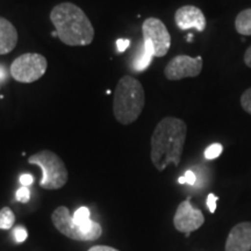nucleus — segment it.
I'll use <instances>...</instances> for the list:
<instances>
[{"mask_svg": "<svg viewBox=\"0 0 251 251\" xmlns=\"http://www.w3.org/2000/svg\"><path fill=\"white\" fill-rule=\"evenodd\" d=\"M205 222V216L200 209L196 208L191 203V198L179 203L174 216V226L180 233H184L188 237L192 231L199 229Z\"/></svg>", "mask_w": 251, "mask_h": 251, "instance_id": "obj_9", "label": "nucleus"}, {"mask_svg": "<svg viewBox=\"0 0 251 251\" xmlns=\"http://www.w3.org/2000/svg\"><path fill=\"white\" fill-rule=\"evenodd\" d=\"M15 215L9 207H4L0 209V229H11L14 226Z\"/></svg>", "mask_w": 251, "mask_h": 251, "instance_id": "obj_15", "label": "nucleus"}, {"mask_svg": "<svg viewBox=\"0 0 251 251\" xmlns=\"http://www.w3.org/2000/svg\"><path fill=\"white\" fill-rule=\"evenodd\" d=\"M202 57L193 58L187 55H178L166 64L164 75L169 80H180L184 78L199 76L202 70Z\"/></svg>", "mask_w": 251, "mask_h": 251, "instance_id": "obj_8", "label": "nucleus"}, {"mask_svg": "<svg viewBox=\"0 0 251 251\" xmlns=\"http://www.w3.org/2000/svg\"><path fill=\"white\" fill-rule=\"evenodd\" d=\"M196 180H197V176L193 171H191V170L186 171V172H185L184 176H181V177L178 178V183H179V184L194 185V184H196Z\"/></svg>", "mask_w": 251, "mask_h": 251, "instance_id": "obj_20", "label": "nucleus"}, {"mask_svg": "<svg viewBox=\"0 0 251 251\" xmlns=\"http://www.w3.org/2000/svg\"><path fill=\"white\" fill-rule=\"evenodd\" d=\"M51 221L59 233L75 241H96L102 234L101 226L91 219L80 226L75 224L70 211L65 206L55 209Z\"/></svg>", "mask_w": 251, "mask_h": 251, "instance_id": "obj_5", "label": "nucleus"}, {"mask_svg": "<svg viewBox=\"0 0 251 251\" xmlns=\"http://www.w3.org/2000/svg\"><path fill=\"white\" fill-rule=\"evenodd\" d=\"M143 42L152 47L155 57H164L171 47V35L168 28L157 18H148L142 25Z\"/></svg>", "mask_w": 251, "mask_h": 251, "instance_id": "obj_7", "label": "nucleus"}, {"mask_svg": "<svg viewBox=\"0 0 251 251\" xmlns=\"http://www.w3.org/2000/svg\"><path fill=\"white\" fill-rule=\"evenodd\" d=\"M241 106H242L244 112L251 115V87L244 91L241 96Z\"/></svg>", "mask_w": 251, "mask_h": 251, "instance_id": "obj_18", "label": "nucleus"}, {"mask_svg": "<svg viewBox=\"0 0 251 251\" xmlns=\"http://www.w3.org/2000/svg\"><path fill=\"white\" fill-rule=\"evenodd\" d=\"M130 46V41L127 40V39H119L117 41V47H118V50L120 52H124L125 50H127L128 47Z\"/></svg>", "mask_w": 251, "mask_h": 251, "instance_id": "obj_24", "label": "nucleus"}, {"mask_svg": "<svg viewBox=\"0 0 251 251\" xmlns=\"http://www.w3.org/2000/svg\"><path fill=\"white\" fill-rule=\"evenodd\" d=\"M175 21L178 28L181 30L194 28L201 33L206 29V18L202 11L192 5H186L178 8L175 14Z\"/></svg>", "mask_w": 251, "mask_h": 251, "instance_id": "obj_10", "label": "nucleus"}, {"mask_svg": "<svg viewBox=\"0 0 251 251\" xmlns=\"http://www.w3.org/2000/svg\"><path fill=\"white\" fill-rule=\"evenodd\" d=\"M146 103V93L136 78L124 76L118 81L113 98V113L122 125H130L137 120Z\"/></svg>", "mask_w": 251, "mask_h": 251, "instance_id": "obj_3", "label": "nucleus"}, {"mask_svg": "<svg viewBox=\"0 0 251 251\" xmlns=\"http://www.w3.org/2000/svg\"><path fill=\"white\" fill-rule=\"evenodd\" d=\"M187 126L179 118L166 117L156 126L151 136V162L158 171L169 164L178 166L183 155Z\"/></svg>", "mask_w": 251, "mask_h": 251, "instance_id": "obj_1", "label": "nucleus"}, {"mask_svg": "<svg viewBox=\"0 0 251 251\" xmlns=\"http://www.w3.org/2000/svg\"><path fill=\"white\" fill-rule=\"evenodd\" d=\"M18 43V31L7 19L0 17V55L13 51Z\"/></svg>", "mask_w": 251, "mask_h": 251, "instance_id": "obj_12", "label": "nucleus"}, {"mask_svg": "<svg viewBox=\"0 0 251 251\" xmlns=\"http://www.w3.org/2000/svg\"><path fill=\"white\" fill-rule=\"evenodd\" d=\"M29 164L40 166L42 179L40 186L45 190H58L67 184L69 174L61 157L50 150H41L28 158Z\"/></svg>", "mask_w": 251, "mask_h": 251, "instance_id": "obj_4", "label": "nucleus"}, {"mask_svg": "<svg viewBox=\"0 0 251 251\" xmlns=\"http://www.w3.org/2000/svg\"><path fill=\"white\" fill-rule=\"evenodd\" d=\"M72 218H74L75 224L80 226L81 224L89 221L91 219V212L87 207H80V208H78L77 211L74 213Z\"/></svg>", "mask_w": 251, "mask_h": 251, "instance_id": "obj_16", "label": "nucleus"}, {"mask_svg": "<svg viewBox=\"0 0 251 251\" xmlns=\"http://www.w3.org/2000/svg\"><path fill=\"white\" fill-rule=\"evenodd\" d=\"M222 151H224V147H222V144L213 143L209 147H207L205 152H203V155H205L206 159H209V161H211V159L218 158V157L222 153Z\"/></svg>", "mask_w": 251, "mask_h": 251, "instance_id": "obj_17", "label": "nucleus"}, {"mask_svg": "<svg viewBox=\"0 0 251 251\" xmlns=\"http://www.w3.org/2000/svg\"><path fill=\"white\" fill-rule=\"evenodd\" d=\"M57 37L70 47L89 46L94 39V28L84 11L71 2L56 5L50 13Z\"/></svg>", "mask_w": 251, "mask_h": 251, "instance_id": "obj_2", "label": "nucleus"}, {"mask_svg": "<svg viewBox=\"0 0 251 251\" xmlns=\"http://www.w3.org/2000/svg\"><path fill=\"white\" fill-rule=\"evenodd\" d=\"M219 197H216L214 193H209L207 197V207H208L209 212L214 214L216 211V202H218Z\"/></svg>", "mask_w": 251, "mask_h": 251, "instance_id": "obj_22", "label": "nucleus"}, {"mask_svg": "<svg viewBox=\"0 0 251 251\" xmlns=\"http://www.w3.org/2000/svg\"><path fill=\"white\" fill-rule=\"evenodd\" d=\"M152 57H155V56H153L152 47L148 45V43L143 42L142 46H141L139 55L135 58L133 68L137 72L144 71L150 65V63L152 61Z\"/></svg>", "mask_w": 251, "mask_h": 251, "instance_id": "obj_13", "label": "nucleus"}, {"mask_svg": "<svg viewBox=\"0 0 251 251\" xmlns=\"http://www.w3.org/2000/svg\"><path fill=\"white\" fill-rule=\"evenodd\" d=\"M34 183V177L29 174H24L20 176V184L23 185V186H30L31 184Z\"/></svg>", "mask_w": 251, "mask_h": 251, "instance_id": "obj_23", "label": "nucleus"}, {"mask_svg": "<svg viewBox=\"0 0 251 251\" xmlns=\"http://www.w3.org/2000/svg\"><path fill=\"white\" fill-rule=\"evenodd\" d=\"M15 198H17V200L19 202H23V203L28 202V201H29V199H30L29 188L26 187V186L20 187L17 191V193H15Z\"/></svg>", "mask_w": 251, "mask_h": 251, "instance_id": "obj_19", "label": "nucleus"}, {"mask_svg": "<svg viewBox=\"0 0 251 251\" xmlns=\"http://www.w3.org/2000/svg\"><path fill=\"white\" fill-rule=\"evenodd\" d=\"M225 251H251V222H241L231 228Z\"/></svg>", "mask_w": 251, "mask_h": 251, "instance_id": "obj_11", "label": "nucleus"}, {"mask_svg": "<svg viewBox=\"0 0 251 251\" xmlns=\"http://www.w3.org/2000/svg\"><path fill=\"white\" fill-rule=\"evenodd\" d=\"M235 29L238 34L251 36V8L240 12L235 19Z\"/></svg>", "mask_w": 251, "mask_h": 251, "instance_id": "obj_14", "label": "nucleus"}, {"mask_svg": "<svg viewBox=\"0 0 251 251\" xmlns=\"http://www.w3.org/2000/svg\"><path fill=\"white\" fill-rule=\"evenodd\" d=\"M89 251H119L117 249L112 247H107V246H94L91 248Z\"/></svg>", "mask_w": 251, "mask_h": 251, "instance_id": "obj_25", "label": "nucleus"}, {"mask_svg": "<svg viewBox=\"0 0 251 251\" xmlns=\"http://www.w3.org/2000/svg\"><path fill=\"white\" fill-rule=\"evenodd\" d=\"M7 80V70L4 65H0V84Z\"/></svg>", "mask_w": 251, "mask_h": 251, "instance_id": "obj_27", "label": "nucleus"}, {"mask_svg": "<svg viewBox=\"0 0 251 251\" xmlns=\"http://www.w3.org/2000/svg\"><path fill=\"white\" fill-rule=\"evenodd\" d=\"M28 237V233L26 230V228H24L23 226H17L14 228V238L17 240L18 243H23L27 240Z\"/></svg>", "mask_w": 251, "mask_h": 251, "instance_id": "obj_21", "label": "nucleus"}, {"mask_svg": "<svg viewBox=\"0 0 251 251\" xmlns=\"http://www.w3.org/2000/svg\"><path fill=\"white\" fill-rule=\"evenodd\" d=\"M48 62L43 55L36 52H27L19 56L12 63L11 76L19 83L29 84L39 80L46 74Z\"/></svg>", "mask_w": 251, "mask_h": 251, "instance_id": "obj_6", "label": "nucleus"}, {"mask_svg": "<svg viewBox=\"0 0 251 251\" xmlns=\"http://www.w3.org/2000/svg\"><path fill=\"white\" fill-rule=\"evenodd\" d=\"M243 59H244V63H246L247 67L251 69V46L246 50V52H244Z\"/></svg>", "mask_w": 251, "mask_h": 251, "instance_id": "obj_26", "label": "nucleus"}, {"mask_svg": "<svg viewBox=\"0 0 251 251\" xmlns=\"http://www.w3.org/2000/svg\"><path fill=\"white\" fill-rule=\"evenodd\" d=\"M186 40L188 41V42H191V41L193 40V35H192V34H190V35L187 36V39H186Z\"/></svg>", "mask_w": 251, "mask_h": 251, "instance_id": "obj_28", "label": "nucleus"}]
</instances>
